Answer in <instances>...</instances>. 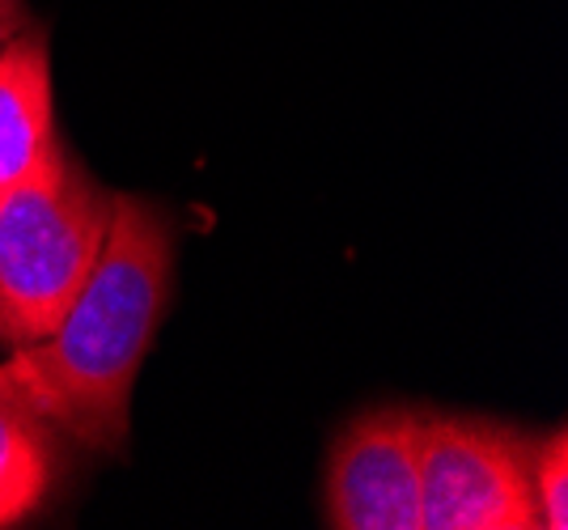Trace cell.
<instances>
[{
    "instance_id": "9c48e42d",
    "label": "cell",
    "mask_w": 568,
    "mask_h": 530,
    "mask_svg": "<svg viewBox=\"0 0 568 530\" xmlns=\"http://www.w3.org/2000/svg\"><path fill=\"white\" fill-rule=\"evenodd\" d=\"M26 22H4V18H0V43H4V39H9V34H13V30H22Z\"/></svg>"
},
{
    "instance_id": "3957f363",
    "label": "cell",
    "mask_w": 568,
    "mask_h": 530,
    "mask_svg": "<svg viewBox=\"0 0 568 530\" xmlns=\"http://www.w3.org/2000/svg\"><path fill=\"white\" fill-rule=\"evenodd\" d=\"M530 446L497 420L425 416L420 530H539Z\"/></svg>"
},
{
    "instance_id": "52a82bcc",
    "label": "cell",
    "mask_w": 568,
    "mask_h": 530,
    "mask_svg": "<svg viewBox=\"0 0 568 530\" xmlns=\"http://www.w3.org/2000/svg\"><path fill=\"white\" fill-rule=\"evenodd\" d=\"M530 501L539 513V527H568V434L551 429L544 441L530 446Z\"/></svg>"
},
{
    "instance_id": "ba28073f",
    "label": "cell",
    "mask_w": 568,
    "mask_h": 530,
    "mask_svg": "<svg viewBox=\"0 0 568 530\" xmlns=\"http://www.w3.org/2000/svg\"><path fill=\"white\" fill-rule=\"evenodd\" d=\"M0 18L4 22H26V4L22 0H0Z\"/></svg>"
},
{
    "instance_id": "277c9868",
    "label": "cell",
    "mask_w": 568,
    "mask_h": 530,
    "mask_svg": "<svg viewBox=\"0 0 568 530\" xmlns=\"http://www.w3.org/2000/svg\"><path fill=\"white\" fill-rule=\"evenodd\" d=\"M420 434L425 411L378 408L356 416L327 462V527L420 530Z\"/></svg>"
},
{
    "instance_id": "6da1fadb",
    "label": "cell",
    "mask_w": 568,
    "mask_h": 530,
    "mask_svg": "<svg viewBox=\"0 0 568 530\" xmlns=\"http://www.w3.org/2000/svg\"><path fill=\"white\" fill-rule=\"evenodd\" d=\"M174 276V225L141 195H115L90 281L43 339L18 344L9 378L34 411L98 455H123L132 390L153 348Z\"/></svg>"
},
{
    "instance_id": "7a4b0ae2",
    "label": "cell",
    "mask_w": 568,
    "mask_h": 530,
    "mask_svg": "<svg viewBox=\"0 0 568 530\" xmlns=\"http://www.w3.org/2000/svg\"><path fill=\"white\" fill-rule=\"evenodd\" d=\"M102 192L55 136L48 153L0 192V344L43 339L90 281L111 230Z\"/></svg>"
},
{
    "instance_id": "5b68a950",
    "label": "cell",
    "mask_w": 568,
    "mask_h": 530,
    "mask_svg": "<svg viewBox=\"0 0 568 530\" xmlns=\"http://www.w3.org/2000/svg\"><path fill=\"white\" fill-rule=\"evenodd\" d=\"M51 141L55 111L48 34L39 26H22L0 43V192L30 174Z\"/></svg>"
},
{
    "instance_id": "8992f818",
    "label": "cell",
    "mask_w": 568,
    "mask_h": 530,
    "mask_svg": "<svg viewBox=\"0 0 568 530\" xmlns=\"http://www.w3.org/2000/svg\"><path fill=\"white\" fill-rule=\"evenodd\" d=\"M55 467L51 425L0 365V527H13L43 506Z\"/></svg>"
}]
</instances>
